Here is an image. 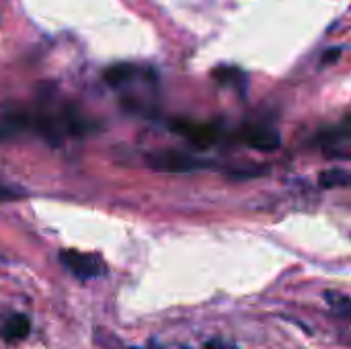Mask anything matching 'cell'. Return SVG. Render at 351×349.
<instances>
[{"mask_svg":"<svg viewBox=\"0 0 351 349\" xmlns=\"http://www.w3.org/2000/svg\"><path fill=\"white\" fill-rule=\"evenodd\" d=\"M58 257H60V263L78 280H95L107 274V265L99 255L82 253L76 249H64L60 251Z\"/></svg>","mask_w":351,"mask_h":349,"instance_id":"1","label":"cell"},{"mask_svg":"<svg viewBox=\"0 0 351 349\" xmlns=\"http://www.w3.org/2000/svg\"><path fill=\"white\" fill-rule=\"evenodd\" d=\"M148 165L154 171L160 173H191L204 167V163L191 154L185 152H175V150H165L148 156Z\"/></svg>","mask_w":351,"mask_h":349,"instance_id":"2","label":"cell"},{"mask_svg":"<svg viewBox=\"0 0 351 349\" xmlns=\"http://www.w3.org/2000/svg\"><path fill=\"white\" fill-rule=\"evenodd\" d=\"M179 136H183L195 148H210L218 142L220 130L214 123H195V121H175L171 125Z\"/></svg>","mask_w":351,"mask_h":349,"instance_id":"3","label":"cell"},{"mask_svg":"<svg viewBox=\"0 0 351 349\" xmlns=\"http://www.w3.org/2000/svg\"><path fill=\"white\" fill-rule=\"evenodd\" d=\"M241 136L247 146L261 152H271L280 148V134L269 125H247Z\"/></svg>","mask_w":351,"mask_h":349,"instance_id":"4","label":"cell"},{"mask_svg":"<svg viewBox=\"0 0 351 349\" xmlns=\"http://www.w3.org/2000/svg\"><path fill=\"white\" fill-rule=\"evenodd\" d=\"M29 333H31V321H29L27 315H21V313L10 315V317L2 323V327H0L2 339H4V341H10V344L21 341V339H27Z\"/></svg>","mask_w":351,"mask_h":349,"instance_id":"5","label":"cell"},{"mask_svg":"<svg viewBox=\"0 0 351 349\" xmlns=\"http://www.w3.org/2000/svg\"><path fill=\"white\" fill-rule=\"evenodd\" d=\"M60 128L68 132L70 136H84L90 132V121L76 107L68 105L60 115Z\"/></svg>","mask_w":351,"mask_h":349,"instance_id":"6","label":"cell"},{"mask_svg":"<svg viewBox=\"0 0 351 349\" xmlns=\"http://www.w3.org/2000/svg\"><path fill=\"white\" fill-rule=\"evenodd\" d=\"M134 76H136V68L130 66V64H115V66H111V68L103 74L105 82L111 84V86H121V84L130 82Z\"/></svg>","mask_w":351,"mask_h":349,"instance_id":"7","label":"cell"},{"mask_svg":"<svg viewBox=\"0 0 351 349\" xmlns=\"http://www.w3.org/2000/svg\"><path fill=\"white\" fill-rule=\"evenodd\" d=\"M319 183L327 189L331 187H348L351 183V177L348 171L343 169H329V171H323L319 175Z\"/></svg>","mask_w":351,"mask_h":349,"instance_id":"8","label":"cell"},{"mask_svg":"<svg viewBox=\"0 0 351 349\" xmlns=\"http://www.w3.org/2000/svg\"><path fill=\"white\" fill-rule=\"evenodd\" d=\"M325 300H327V302H329V306L335 311V315L350 317L351 300L348 294H341V292H325Z\"/></svg>","mask_w":351,"mask_h":349,"instance_id":"9","label":"cell"},{"mask_svg":"<svg viewBox=\"0 0 351 349\" xmlns=\"http://www.w3.org/2000/svg\"><path fill=\"white\" fill-rule=\"evenodd\" d=\"M214 78H216L220 84L228 86V84H237L239 78H243V74H241V70L234 68V66H222V68H216V70H214Z\"/></svg>","mask_w":351,"mask_h":349,"instance_id":"10","label":"cell"},{"mask_svg":"<svg viewBox=\"0 0 351 349\" xmlns=\"http://www.w3.org/2000/svg\"><path fill=\"white\" fill-rule=\"evenodd\" d=\"M19 197H21V191H16V189H12L8 185H2L0 183V202H14Z\"/></svg>","mask_w":351,"mask_h":349,"instance_id":"11","label":"cell"},{"mask_svg":"<svg viewBox=\"0 0 351 349\" xmlns=\"http://www.w3.org/2000/svg\"><path fill=\"white\" fill-rule=\"evenodd\" d=\"M206 349H241V348H237V346H232V344H226L224 339H212V341H208V344H206Z\"/></svg>","mask_w":351,"mask_h":349,"instance_id":"12","label":"cell"},{"mask_svg":"<svg viewBox=\"0 0 351 349\" xmlns=\"http://www.w3.org/2000/svg\"><path fill=\"white\" fill-rule=\"evenodd\" d=\"M339 56H341V47L327 49V53L323 56V62H325V64H329V62H333V60H339Z\"/></svg>","mask_w":351,"mask_h":349,"instance_id":"13","label":"cell"},{"mask_svg":"<svg viewBox=\"0 0 351 349\" xmlns=\"http://www.w3.org/2000/svg\"><path fill=\"white\" fill-rule=\"evenodd\" d=\"M150 349H160V348H156V346H154V341H150Z\"/></svg>","mask_w":351,"mask_h":349,"instance_id":"14","label":"cell"}]
</instances>
